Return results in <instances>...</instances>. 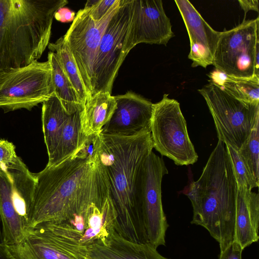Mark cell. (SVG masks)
Returning <instances> with one entry per match:
<instances>
[{
    "instance_id": "obj_3",
    "label": "cell",
    "mask_w": 259,
    "mask_h": 259,
    "mask_svg": "<svg viewBox=\"0 0 259 259\" xmlns=\"http://www.w3.org/2000/svg\"><path fill=\"white\" fill-rule=\"evenodd\" d=\"M237 185L225 144L218 140L199 178L185 194L193 211L192 224L205 228L220 252L233 241Z\"/></svg>"
},
{
    "instance_id": "obj_33",
    "label": "cell",
    "mask_w": 259,
    "mask_h": 259,
    "mask_svg": "<svg viewBox=\"0 0 259 259\" xmlns=\"http://www.w3.org/2000/svg\"><path fill=\"white\" fill-rule=\"evenodd\" d=\"M2 242H3V237H2L1 220V215H0V243H2Z\"/></svg>"
},
{
    "instance_id": "obj_26",
    "label": "cell",
    "mask_w": 259,
    "mask_h": 259,
    "mask_svg": "<svg viewBox=\"0 0 259 259\" xmlns=\"http://www.w3.org/2000/svg\"><path fill=\"white\" fill-rule=\"evenodd\" d=\"M225 147L231 162L237 186L250 191L254 188L258 187L259 184L251 176L237 151L229 145H225Z\"/></svg>"
},
{
    "instance_id": "obj_15",
    "label": "cell",
    "mask_w": 259,
    "mask_h": 259,
    "mask_svg": "<svg viewBox=\"0 0 259 259\" xmlns=\"http://www.w3.org/2000/svg\"><path fill=\"white\" fill-rule=\"evenodd\" d=\"M186 27L190 42L188 58L192 66L205 68L212 65L221 32L213 29L188 0L175 1Z\"/></svg>"
},
{
    "instance_id": "obj_19",
    "label": "cell",
    "mask_w": 259,
    "mask_h": 259,
    "mask_svg": "<svg viewBox=\"0 0 259 259\" xmlns=\"http://www.w3.org/2000/svg\"><path fill=\"white\" fill-rule=\"evenodd\" d=\"M10 177L0 170V215L3 242L5 245L17 243L22 236L26 222L14 208L10 198Z\"/></svg>"
},
{
    "instance_id": "obj_20",
    "label": "cell",
    "mask_w": 259,
    "mask_h": 259,
    "mask_svg": "<svg viewBox=\"0 0 259 259\" xmlns=\"http://www.w3.org/2000/svg\"><path fill=\"white\" fill-rule=\"evenodd\" d=\"M69 115L55 94L42 103L41 120L44 141L49 157L48 163H50L54 157L63 127Z\"/></svg>"
},
{
    "instance_id": "obj_1",
    "label": "cell",
    "mask_w": 259,
    "mask_h": 259,
    "mask_svg": "<svg viewBox=\"0 0 259 259\" xmlns=\"http://www.w3.org/2000/svg\"><path fill=\"white\" fill-rule=\"evenodd\" d=\"M153 149L151 133L123 137L100 134L97 148L117 214L116 232L135 243H148L139 205L141 175Z\"/></svg>"
},
{
    "instance_id": "obj_8",
    "label": "cell",
    "mask_w": 259,
    "mask_h": 259,
    "mask_svg": "<svg viewBox=\"0 0 259 259\" xmlns=\"http://www.w3.org/2000/svg\"><path fill=\"white\" fill-rule=\"evenodd\" d=\"M259 17L221 32L213 54L215 69L237 78L259 77Z\"/></svg>"
},
{
    "instance_id": "obj_13",
    "label": "cell",
    "mask_w": 259,
    "mask_h": 259,
    "mask_svg": "<svg viewBox=\"0 0 259 259\" xmlns=\"http://www.w3.org/2000/svg\"><path fill=\"white\" fill-rule=\"evenodd\" d=\"M133 13L126 48L140 43L166 46L174 36L160 0H133Z\"/></svg>"
},
{
    "instance_id": "obj_21",
    "label": "cell",
    "mask_w": 259,
    "mask_h": 259,
    "mask_svg": "<svg viewBox=\"0 0 259 259\" xmlns=\"http://www.w3.org/2000/svg\"><path fill=\"white\" fill-rule=\"evenodd\" d=\"M213 82L234 98L246 102L259 104V77L237 78L215 69L208 75Z\"/></svg>"
},
{
    "instance_id": "obj_23",
    "label": "cell",
    "mask_w": 259,
    "mask_h": 259,
    "mask_svg": "<svg viewBox=\"0 0 259 259\" xmlns=\"http://www.w3.org/2000/svg\"><path fill=\"white\" fill-rule=\"evenodd\" d=\"M48 47L51 52L56 54L65 74L76 91L83 108L86 102L90 99V97L75 60L63 36L59 38L55 42L49 43Z\"/></svg>"
},
{
    "instance_id": "obj_30",
    "label": "cell",
    "mask_w": 259,
    "mask_h": 259,
    "mask_svg": "<svg viewBox=\"0 0 259 259\" xmlns=\"http://www.w3.org/2000/svg\"><path fill=\"white\" fill-rule=\"evenodd\" d=\"M54 17L60 22H69L74 19L75 12L68 8L63 7L56 11Z\"/></svg>"
},
{
    "instance_id": "obj_6",
    "label": "cell",
    "mask_w": 259,
    "mask_h": 259,
    "mask_svg": "<svg viewBox=\"0 0 259 259\" xmlns=\"http://www.w3.org/2000/svg\"><path fill=\"white\" fill-rule=\"evenodd\" d=\"M198 92L211 114L219 140L238 151L259 121V104L239 100L211 82Z\"/></svg>"
},
{
    "instance_id": "obj_29",
    "label": "cell",
    "mask_w": 259,
    "mask_h": 259,
    "mask_svg": "<svg viewBox=\"0 0 259 259\" xmlns=\"http://www.w3.org/2000/svg\"><path fill=\"white\" fill-rule=\"evenodd\" d=\"M243 250L237 242L233 241L223 251L220 252L219 259H242Z\"/></svg>"
},
{
    "instance_id": "obj_22",
    "label": "cell",
    "mask_w": 259,
    "mask_h": 259,
    "mask_svg": "<svg viewBox=\"0 0 259 259\" xmlns=\"http://www.w3.org/2000/svg\"><path fill=\"white\" fill-rule=\"evenodd\" d=\"M52 70V78L55 95L60 101L65 111L71 115L81 111L82 106L78 96L65 74L56 54L50 51L48 55Z\"/></svg>"
},
{
    "instance_id": "obj_5",
    "label": "cell",
    "mask_w": 259,
    "mask_h": 259,
    "mask_svg": "<svg viewBox=\"0 0 259 259\" xmlns=\"http://www.w3.org/2000/svg\"><path fill=\"white\" fill-rule=\"evenodd\" d=\"M82 234L68 221H49L26 227L16 243L2 244L12 259H89Z\"/></svg>"
},
{
    "instance_id": "obj_10",
    "label": "cell",
    "mask_w": 259,
    "mask_h": 259,
    "mask_svg": "<svg viewBox=\"0 0 259 259\" xmlns=\"http://www.w3.org/2000/svg\"><path fill=\"white\" fill-rule=\"evenodd\" d=\"M54 95L50 62L34 61L28 65L0 73V108L5 112L31 110Z\"/></svg>"
},
{
    "instance_id": "obj_24",
    "label": "cell",
    "mask_w": 259,
    "mask_h": 259,
    "mask_svg": "<svg viewBox=\"0 0 259 259\" xmlns=\"http://www.w3.org/2000/svg\"><path fill=\"white\" fill-rule=\"evenodd\" d=\"M80 111L69 115L63 127L52 160L46 166L55 165L72 155L83 143L80 126Z\"/></svg>"
},
{
    "instance_id": "obj_12",
    "label": "cell",
    "mask_w": 259,
    "mask_h": 259,
    "mask_svg": "<svg viewBox=\"0 0 259 259\" xmlns=\"http://www.w3.org/2000/svg\"><path fill=\"white\" fill-rule=\"evenodd\" d=\"M120 2L118 0L99 22L92 19L89 9L79 10L63 36L90 99L94 88V65L101 36L108 21L118 9Z\"/></svg>"
},
{
    "instance_id": "obj_16",
    "label": "cell",
    "mask_w": 259,
    "mask_h": 259,
    "mask_svg": "<svg viewBox=\"0 0 259 259\" xmlns=\"http://www.w3.org/2000/svg\"><path fill=\"white\" fill-rule=\"evenodd\" d=\"M91 259H169L161 255L149 243H135L124 239L116 231L103 239L87 245Z\"/></svg>"
},
{
    "instance_id": "obj_28",
    "label": "cell",
    "mask_w": 259,
    "mask_h": 259,
    "mask_svg": "<svg viewBox=\"0 0 259 259\" xmlns=\"http://www.w3.org/2000/svg\"><path fill=\"white\" fill-rule=\"evenodd\" d=\"M118 1L97 0L96 3L92 7L88 8L89 9L91 17L94 21L99 22Z\"/></svg>"
},
{
    "instance_id": "obj_31",
    "label": "cell",
    "mask_w": 259,
    "mask_h": 259,
    "mask_svg": "<svg viewBox=\"0 0 259 259\" xmlns=\"http://www.w3.org/2000/svg\"><path fill=\"white\" fill-rule=\"evenodd\" d=\"M238 2L241 8L244 10L245 16L250 10H253L258 13V0H239Z\"/></svg>"
},
{
    "instance_id": "obj_2",
    "label": "cell",
    "mask_w": 259,
    "mask_h": 259,
    "mask_svg": "<svg viewBox=\"0 0 259 259\" xmlns=\"http://www.w3.org/2000/svg\"><path fill=\"white\" fill-rule=\"evenodd\" d=\"M97 160V151L91 158L74 153L33 173L35 185L26 227L45 222L69 221L75 214L84 216L95 199Z\"/></svg>"
},
{
    "instance_id": "obj_9",
    "label": "cell",
    "mask_w": 259,
    "mask_h": 259,
    "mask_svg": "<svg viewBox=\"0 0 259 259\" xmlns=\"http://www.w3.org/2000/svg\"><path fill=\"white\" fill-rule=\"evenodd\" d=\"M150 133L153 148L176 165H188L197 161L180 104L168 94L153 104Z\"/></svg>"
},
{
    "instance_id": "obj_34",
    "label": "cell",
    "mask_w": 259,
    "mask_h": 259,
    "mask_svg": "<svg viewBox=\"0 0 259 259\" xmlns=\"http://www.w3.org/2000/svg\"><path fill=\"white\" fill-rule=\"evenodd\" d=\"M89 259H91L90 257Z\"/></svg>"
},
{
    "instance_id": "obj_11",
    "label": "cell",
    "mask_w": 259,
    "mask_h": 259,
    "mask_svg": "<svg viewBox=\"0 0 259 259\" xmlns=\"http://www.w3.org/2000/svg\"><path fill=\"white\" fill-rule=\"evenodd\" d=\"M168 170L162 158L152 151L143 164L139 189L141 215L148 243L165 245L168 224L161 199V182Z\"/></svg>"
},
{
    "instance_id": "obj_4",
    "label": "cell",
    "mask_w": 259,
    "mask_h": 259,
    "mask_svg": "<svg viewBox=\"0 0 259 259\" xmlns=\"http://www.w3.org/2000/svg\"><path fill=\"white\" fill-rule=\"evenodd\" d=\"M66 0H0V73L37 61L49 44L53 20Z\"/></svg>"
},
{
    "instance_id": "obj_27",
    "label": "cell",
    "mask_w": 259,
    "mask_h": 259,
    "mask_svg": "<svg viewBox=\"0 0 259 259\" xmlns=\"http://www.w3.org/2000/svg\"><path fill=\"white\" fill-rule=\"evenodd\" d=\"M21 161L22 160L16 153L13 144L0 139V170L16 165Z\"/></svg>"
},
{
    "instance_id": "obj_7",
    "label": "cell",
    "mask_w": 259,
    "mask_h": 259,
    "mask_svg": "<svg viewBox=\"0 0 259 259\" xmlns=\"http://www.w3.org/2000/svg\"><path fill=\"white\" fill-rule=\"evenodd\" d=\"M133 13V0H120L101 36L94 65L92 96L111 94L119 69L129 53L126 48Z\"/></svg>"
},
{
    "instance_id": "obj_14",
    "label": "cell",
    "mask_w": 259,
    "mask_h": 259,
    "mask_svg": "<svg viewBox=\"0 0 259 259\" xmlns=\"http://www.w3.org/2000/svg\"><path fill=\"white\" fill-rule=\"evenodd\" d=\"M114 98L116 108L101 134L129 137L150 132L153 103L131 92Z\"/></svg>"
},
{
    "instance_id": "obj_32",
    "label": "cell",
    "mask_w": 259,
    "mask_h": 259,
    "mask_svg": "<svg viewBox=\"0 0 259 259\" xmlns=\"http://www.w3.org/2000/svg\"><path fill=\"white\" fill-rule=\"evenodd\" d=\"M0 259H12L7 253L2 243H0Z\"/></svg>"
},
{
    "instance_id": "obj_25",
    "label": "cell",
    "mask_w": 259,
    "mask_h": 259,
    "mask_svg": "<svg viewBox=\"0 0 259 259\" xmlns=\"http://www.w3.org/2000/svg\"><path fill=\"white\" fill-rule=\"evenodd\" d=\"M237 152L253 179L259 184V121Z\"/></svg>"
},
{
    "instance_id": "obj_18",
    "label": "cell",
    "mask_w": 259,
    "mask_h": 259,
    "mask_svg": "<svg viewBox=\"0 0 259 259\" xmlns=\"http://www.w3.org/2000/svg\"><path fill=\"white\" fill-rule=\"evenodd\" d=\"M116 108V102L111 94L98 93L93 95L80 113L83 139L101 134L102 127L109 121Z\"/></svg>"
},
{
    "instance_id": "obj_17",
    "label": "cell",
    "mask_w": 259,
    "mask_h": 259,
    "mask_svg": "<svg viewBox=\"0 0 259 259\" xmlns=\"http://www.w3.org/2000/svg\"><path fill=\"white\" fill-rule=\"evenodd\" d=\"M259 195L237 186L233 241L243 250L259 239Z\"/></svg>"
}]
</instances>
